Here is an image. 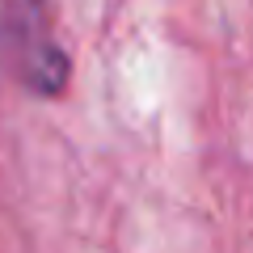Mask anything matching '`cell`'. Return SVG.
I'll return each instance as SVG.
<instances>
[{"mask_svg": "<svg viewBox=\"0 0 253 253\" xmlns=\"http://www.w3.org/2000/svg\"><path fill=\"white\" fill-rule=\"evenodd\" d=\"M9 21H13V0H0V46L9 38Z\"/></svg>", "mask_w": 253, "mask_h": 253, "instance_id": "cell-1", "label": "cell"}]
</instances>
